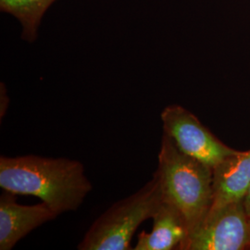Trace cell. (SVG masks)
Returning a JSON list of instances; mask_svg holds the SVG:
<instances>
[{
    "label": "cell",
    "instance_id": "1",
    "mask_svg": "<svg viewBox=\"0 0 250 250\" xmlns=\"http://www.w3.org/2000/svg\"><path fill=\"white\" fill-rule=\"evenodd\" d=\"M0 188L38 197L58 215L76 210L93 189L80 161L36 155L1 156Z\"/></svg>",
    "mask_w": 250,
    "mask_h": 250
},
{
    "label": "cell",
    "instance_id": "2",
    "mask_svg": "<svg viewBox=\"0 0 250 250\" xmlns=\"http://www.w3.org/2000/svg\"><path fill=\"white\" fill-rule=\"evenodd\" d=\"M158 160L155 172L160 180L163 200L184 216L190 234L203 223L210 209L212 169L181 151L166 134L161 138Z\"/></svg>",
    "mask_w": 250,
    "mask_h": 250
},
{
    "label": "cell",
    "instance_id": "3",
    "mask_svg": "<svg viewBox=\"0 0 250 250\" xmlns=\"http://www.w3.org/2000/svg\"><path fill=\"white\" fill-rule=\"evenodd\" d=\"M163 201L160 180L155 172L143 188L114 203L90 226L79 250H131L134 232L152 219Z\"/></svg>",
    "mask_w": 250,
    "mask_h": 250
},
{
    "label": "cell",
    "instance_id": "4",
    "mask_svg": "<svg viewBox=\"0 0 250 250\" xmlns=\"http://www.w3.org/2000/svg\"><path fill=\"white\" fill-rule=\"evenodd\" d=\"M161 118L164 134L179 149L212 170L238 151L219 140L197 116L180 105L164 107Z\"/></svg>",
    "mask_w": 250,
    "mask_h": 250
},
{
    "label": "cell",
    "instance_id": "5",
    "mask_svg": "<svg viewBox=\"0 0 250 250\" xmlns=\"http://www.w3.org/2000/svg\"><path fill=\"white\" fill-rule=\"evenodd\" d=\"M250 249V219L243 200L208 212L179 250Z\"/></svg>",
    "mask_w": 250,
    "mask_h": 250
},
{
    "label": "cell",
    "instance_id": "6",
    "mask_svg": "<svg viewBox=\"0 0 250 250\" xmlns=\"http://www.w3.org/2000/svg\"><path fill=\"white\" fill-rule=\"evenodd\" d=\"M58 216L44 202L18 204L15 194L6 191L0 197V250H12L29 232Z\"/></svg>",
    "mask_w": 250,
    "mask_h": 250
},
{
    "label": "cell",
    "instance_id": "7",
    "mask_svg": "<svg viewBox=\"0 0 250 250\" xmlns=\"http://www.w3.org/2000/svg\"><path fill=\"white\" fill-rule=\"evenodd\" d=\"M212 171L213 196L208 212L244 199L250 187V149L238 150Z\"/></svg>",
    "mask_w": 250,
    "mask_h": 250
},
{
    "label": "cell",
    "instance_id": "8",
    "mask_svg": "<svg viewBox=\"0 0 250 250\" xmlns=\"http://www.w3.org/2000/svg\"><path fill=\"white\" fill-rule=\"evenodd\" d=\"M152 219L151 232H140L134 250H180L187 240L189 231L187 222L178 209L163 200Z\"/></svg>",
    "mask_w": 250,
    "mask_h": 250
},
{
    "label": "cell",
    "instance_id": "9",
    "mask_svg": "<svg viewBox=\"0 0 250 250\" xmlns=\"http://www.w3.org/2000/svg\"><path fill=\"white\" fill-rule=\"evenodd\" d=\"M56 0H0V9L17 18L21 23L22 37L36 40L37 29L45 11Z\"/></svg>",
    "mask_w": 250,
    "mask_h": 250
},
{
    "label": "cell",
    "instance_id": "10",
    "mask_svg": "<svg viewBox=\"0 0 250 250\" xmlns=\"http://www.w3.org/2000/svg\"><path fill=\"white\" fill-rule=\"evenodd\" d=\"M243 202H244V206H245V208H246V211H247V214L249 216V218L250 219V187L246 194V196L243 199Z\"/></svg>",
    "mask_w": 250,
    "mask_h": 250
}]
</instances>
